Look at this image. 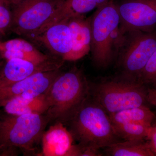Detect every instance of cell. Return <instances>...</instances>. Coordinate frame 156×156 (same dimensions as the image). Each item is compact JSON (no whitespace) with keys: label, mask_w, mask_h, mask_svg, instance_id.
I'll return each instance as SVG.
<instances>
[{"label":"cell","mask_w":156,"mask_h":156,"mask_svg":"<svg viewBox=\"0 0 156 156\" xmlns=\"http://www.w3.org/2000/svg\"><path fill=\"white\" fill-rule=\"evenodd\" d=\"M90 95V87L83 74L77 68L60 72L45 93L48 108L45 114L50 122L65 125Z\"/></svg>","instance_id":"obj_1"},{"label":"cell","mask_w":156,"mask_h":156,"mask_svg":"<svg viewBox=\"0 0 156 156\" xmlns=\"http://www.w3.org/2000/svg\"><path fill=\"white\" fill-rule=\"evenodd\" d=\"M66 124L82 149L99 150L120 141L108 114L89 96Z\"/></svg>","instance_id":"obj_2"},{"label":"cell","mask_w":156,"mask_h":156,"mask_svg":"<svg viewBox=\"0 0 156 156\" xmlns=\"http://www.w3.org/2000/svg\"><path fill=\"white\" fill-rule=\"evenodd\" d=\"M50 122L45 114H7L3 117L0 121V156L17 155L18 149L34 152Z\"/></svg>","instance_id":"obj_3"},{"label":"cell","mask_w":156,"mask_h":156,"mask_svg":"<svg viewBox=\"0 0 156 156\" xmlns=\"http://www.w3.org/2000/svg\"><path fill=\"white\" fill-rule=\"evenodd\" d=\"M120 16L116 3L108 0L96 9L91 16L92 60L98 67L106 68L111 63L115 53L112 35L119 27Z\"/></svg>","instance_id":"obj_4"},{"label":"cell","mask_w":156,"mask_h":156,"mask_svg":"<svg viewBox=\"0 0 156 156\" xmlns=\"http://www.w3.org/2000/svg\"><path fill=\"white\" fill-rule=\"evenodd\" d=\"M93 89V99L108 114L144 106L147 101V92L137 81H106Z\"/></svg>","instance_id":"obj_5"},{"label":"cell","mask_w":156,"mask_h":156,"mask_svg":"<svg viewBox=\"0 0 156 156\" xmlns=\"http://www.w3.org/2000/svg\"><path fill=\"white\" fill-rule=\"evenodd\" d=\"M156 50V30L151 32L132 30L124 34L117 53L125 75L131 80H137Z\"/></svg>","instance_id":"obj_6"},{"label":"cell","mask_w":156,"mask_h":156,"mask_svg":"<svg viewBox=\"0 0 156 156\" xmlns=\"http://www.w3.org/2000/svg\"><path fill=\"white\" fill-rule=\"evenodd\" d=\"M64 0H23L11 6L10 31L31 39Z\"/></svg>","instance_id":"obj_7"},{"label":"cell","mask_w":156,"mask_h":156,"mask_svg":"<svg viewBox=\"0 0 156 156\" xmlns=\"http://www.w3.org/2000/svg\"><path fill=\"white\" fill-rule=\"evenodd\" d=\"M116 3L122 34L132 30H156V0H121Z\"/></svg>","instance_id":"obj_8"},{"label":"cell","mask_w":156,"mask_h":156,"mask_svg":"<svg viewBox=\"0 0 156 156\" xmlns=\"http://www.w3.org/2000/svg\"><path fill=\"white\" fill-rule=\"evenodd\" d=\"M64 62L56 57L41 63L19 58L2 60L0 62V87L17 83L37 73L60 69Z\"/></svg>","instance_id":"obj_9"},{"label":"cell","mask_w":156,"mask_h":156,"mask_svg":"<svg viewBox=\"0 0 156 156\" xmlns=\"http://www.w3.org/2000/svg\"><path fill=\"white\" fill-rule=\"evenodd\" d=\"M60 69L37 73L17 83L0 87V107L16 97L32 98L48 91Z\"/></svg>","instance_id":"obj_10"},{"label":"cell","mask_w":156,"mask_h":156,"mask_svg":"<svg viewBox=\"0 0 156 156\" xmlns=\"http://www.w3.org/2000/svg\"><path fill=\"white\" fill-rule=\"evenodd\" d=\"M32 41L44 45L51 55L64 61L72 50L71 34L66 20L51 26Z\"/></svg>","instance_id":"obj_11"},{"label":"cell","mask_w":156,"mask_h":156,"mask_svg":"<svg viewBox=\"0 0 156 156\" xmlns=\"http://www.w3.org/2000/svg\"><path fill=\"white\" fill-rule=\"evenodd\" d=\"M72 39L73 47L67 61L80 59L91 50L92 42L91 17L78 15L66 19Z\"/></svg>","instance_id":"obj_12"},{"label":"cell","mask_w":156,"mask_h":156,"mask_svg":"<svg viewBox=\"0 0 156 156\" xmlns=\"http://www.w3.org/2000/svg\"><path fill=\"white\" fill-rule=\"evenodd\" d=\"M74 140L64 124L54 123L42 136V154L45 156H69Z\"/></svg>","instance_id":"obj_13"},{"label":"cell","mask_w":156,"mask_h":156,"mask_svg":"<svg viewBox=\"0 0 156 156\" xmlns=\"http://www.w3.org/2000/svg\"><path fill=\"white\" fill-rule=\"evenodd\" d=\"M108 0H64L60 7L43 24L30 40L51 26L71 17L85 14L100 7Z\"/></svg>","instance_id":"obj_14"},{"label":"cell","mask_w":156,"mask_h":156,"mask_svg":"<svg viewBox=\"0 0 156 156\" xmlns=\"http://www.w3.org/2000/svg\"><path fill=\"white\" fill-rule=\"evenodd\" d=\"M0 53L2 60L19 58L36 63L45 62L56 57L44 54L31 43L21 39L0 41Z\"/></svg>","instance_id":"obj_15"},{"label":"cell","mask_w":156,"mask_h":156,"mask_svg":"<svg viewBox=\"0 0 156 156\" xmlns=\"http://www.w3.org/2000/svg\"><path fill=\"white\" fill-rule=\"evenodd\" d=\"M3 107L9 115L45 114L48 105L44 93L32 98H15L7 101Z\"/></svg>","instance_id":"obj_16"},{"label":"cell","mask_w":156,"mask_h":156,"mask_svg":"<svg viewBox=\"0 0 156 156\" xmlns=\"http://www.w3.org/2000/svg\"><path fill=\"white\" fill-rule=\"evenodd\" d=\"M113 124L137 123L152 126L154 119L153 112L145 105L131 108L108 114Z\"/></svg>","instance_id":"obj_17"},{"label":"cell","mask_w":156,"mask_h":156,"mask_svg":"<svg viewBox=\"0 0 156 156\" xmlns=\"http://www.w3.org/2000/svg\"><path fill=\"white\" fill-rule=\"evenodd\" d=\"M107 154L113 156H154L149 143L144 141H125L106 147Z\"/></svg>","instance_id":"obj_18"},{"label":"cell","mask_w":156,"mask_h":156,"mask_svg":"<svg viewBox=\"0 0 156 156\" xmlns=\"http://www.w3.org/2000/svg\"><path fill=\"white\" fill-rule=\"evenodd\" d=\"M115 133L125 141H143L147 138L150 128L152 126L137 123L113 124Z\"/></svg>","instance_id":"obj_19"},{"label":"cell","mask_w":156,"mask_h":156,"mask_svg":"<svg viewBox=\"0 0 156 156\" xmlns=\"http://www.w3.org/2000/svg\"><path fill=\"white\" fill-rule=\"evenodd\" d=\"M11 6L5 0H0V41L10 31L12 22Z\"/></svg>","instance_id":"obj_20"},{"label":"cell","mask_w":156,"mask_h":156,"mask_svg":"<svg viewBox=\"0 0 156 156\" xmlns=\"http://www.w3.org/2000/svg\"><path fill=\"white\" fill-rule=\"evenodd\" d=\"M137 80L142 84H156V50L140 74Z\"/></svg>","instance_id":"obj_21"},{"label":"cell","mask_w":156,"mask_h":156,"mask_svg":"<svg viewBox=\"0 0 156 156\" xmlns=\"http://www.w3.org/2000/svg\"><path fill=\"white\" fill-rule=\"evenodd\" d=\"M147 138L150 140V146L153 152L156 155V126L150 128Z\"/></svg>","instance_id":"obj_22"},{"label":"cell","mask_w":156,"mask_h":156,"mask_svg":"<svg viewBox=\"0 0 156 156\" xmlns=\"http://www.w3.org/2000/svg\"><path fill=\"white\" fill-rule=\"evenodd\" d=\"M147 101L149 102L156 107V89H148Z\"/></svg>","instance_id":"obj_23"},{"label":"cell","mask_w":156,"mask_h":156,"mask_svg":"<svg viewBox=\"0 0 156 156\" xmlns=\"http://www.w3.org/2000/svg\"><path fill=\"white\" fill-rule=\"evenodd\" d=\"M5 1H6L7 2L9 3L10 5L12 6L18 4V3L20 2L23 0H5Z\"/></svg>","instance_id":"obj_24"},{"label":"cell","mask_w":156,"mask_h":156,"mask_svg":"<svg viewBox=\"0 0 156 156\" xmlns=\"http://www.w3.org/2000/svg\"><path fill=\"white\" fill-rule=\"evenodd\" d=\"M2 60V56H1V53H0V62H1Z\"/></svg>","instance_id":"obj_25"},{"label":"cell","mask_w":156,"mask_h":156,"mask_svg":"<svg viewBox=\"0 0 156 156\" xmlns=\"http://www.w3.org/2000/svg\"><path fill=\"white\" fill-rule=\"evenodd\" d=\"M0 121H1V119H0Z\"/></svg>","instance_id":"obj_26"}]
</instances>
